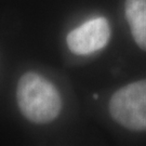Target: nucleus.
<instances>
[{
  "label": "nucleus",
  "instance_id": "f257e3e1",
  "mask_svg": "<svg viewBox=\"0 0 146 146\" xmlns=\"http://www.w3.org/2000/svg\"><path fill=\"white\" fill-rule=\"evenodd\" d=\"M17 104L22 114L35 123H48L61 111V96L49 80L36 73L23 75L17 84Z\"/></svg>",
  "mask_w": 146,
  "mask_h": 146
},
{
  "label": "nucleus",
  "instance_id": "7ed1b4c3",
  "mask_svg": "<svg viewBox=\"0 0 146 146\" xmlns=\"http://www.w3.org/2000/svg\"><path fill=\"white\" fill-rule=\"evenodd\" d=\"M110 37V24L105 17L84 22L67 35L69 50L78 55H88L106 46Z\"/></svg>",
  "mask_w": 146,
  "mask_h": 146
},
{
  "label": "nucleus",
  "instance_id": "f03ea898",
  "mask_svg": "<svg viewBox=\"0 0 146 146\" xmlns=\"http://www.w3.org/2000/svg\"><path fill=\"white\" fill-rule=\"evenodd\" d=\"M111 117L125 128L146 130V80L129 84L116 92L110 102Z\"/></svg>",
  "mask_w": 146,
  "mask_h": 146
},
{
  "label": "nucleus",
  "instance_id": "20e7f679",
  "mask_svg": "<svg viewBox=\"0 0 146 146\" xmlns=\"http://www.w3.org/2000/svg\"><path fill=\"white\" fill-rule=\"evenodd\" d=\"M125 13L136 44L146 51V0H125Z\"/></svg>",
  "mask_w": 146,
  "mask_h": 146
}]
</instances>
